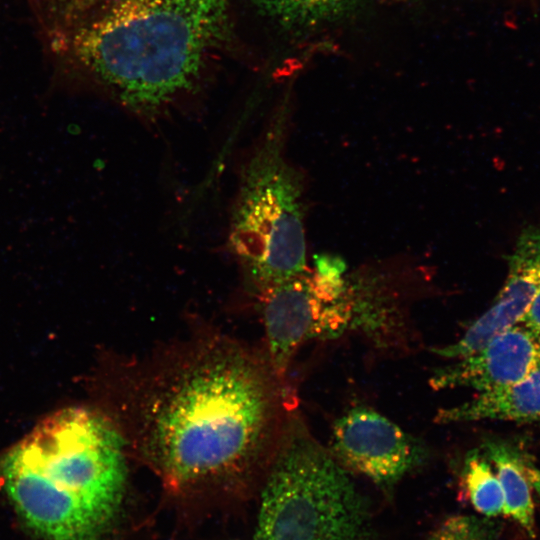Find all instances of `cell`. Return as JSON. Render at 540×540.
Instances as JSON below:
<instances>
[{
	"label": "cell",
	"mask_w": 540,
	"mask_h": 540,
	"mask_svg": "<svg viewBox=\"0 0 540 540\" xmlns=\"http://www.w3.org/2000/svg\"><path fill=\"white\" fill-rule=\"evenodd\" d=\"M292 401L266 353L205 341L164 364L143 386L140 450L175 491L232 480L264 456L276 437L280 407Z\"/></svg>",
	"instance_id": "6da1fadb"
},
{
	"label": "cell",
	"mask_w": 540,
	"mask_h": 540,
	"mask_svg": "<svg viewBox=\"0 0 540 540\" xmlns=\"http://www.w3.org/2000/svg\"><path fill=\"white\" fill-rule=\"evenodd\" d=\"M232 0H79L68 48L81 74L152 120L197 100L234 60Z\"/></svg>",
	"instance_id": "7a4b0ae2"
},
{
	"label": "cell",
	"mask_w": 540,
	"mask_h": 540,
	"mask_svg": "<svg viewBox=\"0 0 540 540\" xmlns=\"http://www.w3.org/2000/svg\"><path fill=\"white\" fill-rule=\"evenodd\" d=\"M246 540H372L370 504L296 417L282 428Z\"/></svg>",
	"instance_id": "3957f363"
},
{
	"label": "cell",
	"mask_w": 540,
	"mask_h": 540,
	"mask_svg": "<svg viewBox=\"0 0 540 540\" xmlns=\"http://www.w3.org/2000/svg\"><path fill=\"white\" fill-rule=\"evenodd\" d=\"M282 120L244 162L231 214L232 252L258 293L307 269L303 185L283 154Z\"/></svg>",
	"instance_id": "277c9868"
},
{
	"label": "cell",
	"mask_w": 540,
	"mask_h": 540,
	"mask_svg": "<svg viewBox=\"0 0 540 540\" xmlns=\"http://www.w3.org/2000/svg\"><path fill=\"white\" fill-rule=\"evenodd\" d=\"M69 491L105 526L124 492L126 464L121 434L105 417L67 408L44 419L11 449Z\"/></svg>",
	"instance_id": "5b68a950"
},
{
	"label": "cell",
	"mask_w": 540,
	"mask_h": 540,
	"mask_svg": "<svg viewBox=\"0 0 540 540\" xmlns=\"http://www.w3.org/2000/svg\"><path fill=\"white\" fill-rule=\"evenodd\" d=\"M349 288L344 292L306 269L259 292L266 356L288 394L287 373L299 347L311 338L337 337L351 325Z\"/></svg>",
	"instance_id": "8992f818"
},
{
	"label": "cell",
	"mask_w": 540,
	"mask_h": 540,
	"mask_svg": "<svg viewBox=\"0 0 540 540\" xmlns=\"http://www.w3.org/2000/svg\"><path fill=\"white\" fill-rule=\"evenodd\" d=\"M347 471L385 491L423 464L426 449L411 435L368 407H355L336 420L328 449Z\"/></svg>",
	"instance_id": "52a82bcc"
},
{
	"label": "cell",
	"mask_w": 540,
	"mask_h": 540,
	"mask_svg": "<svg viewBox=\"0 0 540 540\" xmlns=\"http://www.w3.org/2000/svg\"><path fill=\"white\" fill-rule=\"evenodd\" d=\"M364 0H232L234 60L264 71L276 44L352 15Z\"/></svg>",
	"instance_id": "ba28073f"
},
{
	"label": "cell",
	"mask_w": 540,
	"mask_h": 540,
	"mask_svg": "<svg viewBox=\"0 0 540 540\" xmlns=\"http://www.w3.org/2000/svg\"><path fill=\"white\" fill-rule=\"evenodd\" d=\"M4 488L24 521L47 540H99L106 527L73 494L10 450L1 461Z\"/></svg>",
	"instance_id": "9c48e42d"
},
{
	"label": "cell",
	"mask_w": 540,
	"mask_h": 540,
	"mask_svg": "<svg viewBox=\"0 0 540 540\" xmlns=\"http://www.w3.org/2000/svg\"><path fill=\"white\" fill-rule=\"evenodd\" d=\"M540 291V221L520 233L509 256L508 275L493 305L455 343L435 354L460 359L475 353L500 333L521 323Z\"/></svg>",
	"instance_id": "30bf717a"
},
{
	"label": "cell",
	"mask_w": 540,
	"mask_h": 540,
	"mask_svg": "<svg viewBox=\"0 0 540 540\" xmlns=\"http://www.w3.org/2000/svg\"><path fill=\"white\" fill-rule=\"evenodd\" d=\"M540 368V340L519 323L484 347L438 369L430 379L434 390L465 387L479 393L521 381Z\"/></svg>",
	"instance_id": "8fae6325"
},
{
	"label": "cell",
	"mask_w": 540,
	"mask_h": 540,
	"mask_svg": "<svg viewBox=\"0 0 540 540\" xmlns=\"http://www.w3.org/2000/svg\"><path fill=\"white\" fill-rule=\"evenodd\" d=\"M476 420L540 421V368L512 385L481 392L455 407L439 409L434 419L439 424Z\"/></svg>",
	"instance_id": "7c38bea8"
},
{
	"label": "cell",
	"mask_w": 540,
	"mask_h": 540,
	"mask_svg": "<svg viewBox=\"0 0 540 540\" xmlns=\"http://www.w3.org/2000/svg\"><path fill=\"white\" fill-rule=\"evenodd\" d=\"M484 456L493 464L503 496V514L516 521L531 537L535 536V509L531 489L540 496V470L511 446L488 440Z\"/></svg>",
	"instance_id": "4fadbf2b"
},
{
	"label": "cell",
	"mask_w": 540,
	"mask_h": 540,
	"mask_svg": "<svg viewBox=\"0 0 540 540\" xmlns=\"http://www.w3.org/2000/svg\"><path fill=\"white\" fill-rule=\"evenodd\" d=\"M463 484L474 510L485 517L503 514L504 496L496 472L489 460L471 451L464 462Z\"/></svg>",
	"instance_id": "5bb4252c"
},
{
	"label": "cell",
	"mask_w": 540,
	"mask_h": 540,
	"mask_svg": "<svg viewBox=\"0 0 540 540\" xmlns=\"http://www.w3.org/2000/svg\"><path fill=\"white\" fill-rule=\"evenodd\" d=\"M426 540H497L496 527L486 519L455 515L443 521Z\"/></svg>",
	"instance_id": "9a60e30c"
},
{
	"label": "cell",
	"mask_w": 540,
	"mask_h": 540,
	"mask_svg": "<svg viewBox=\"0 0 540 540\" xmlns=\"http://www.w3.org/2000/svg\"><path fill=\"white\" fill-rule=\"evenodd\" d=\"M521 324L528 328L540 340V291L533 300Z\"/></svg>",
	"instance_id": "2e32d148"
}]
</instances>
